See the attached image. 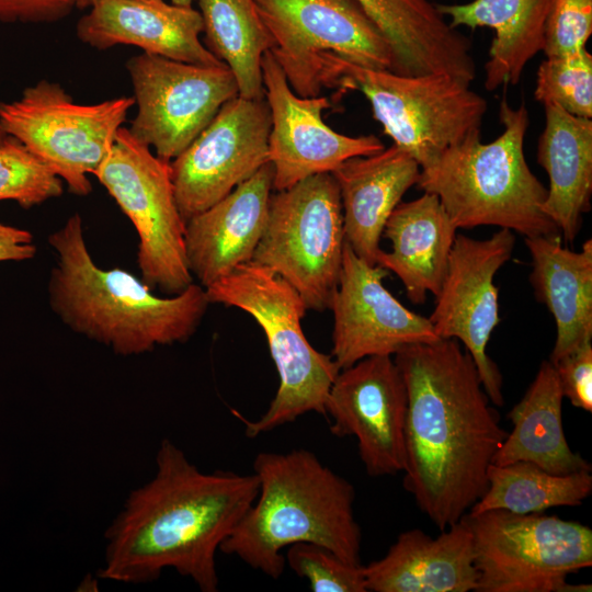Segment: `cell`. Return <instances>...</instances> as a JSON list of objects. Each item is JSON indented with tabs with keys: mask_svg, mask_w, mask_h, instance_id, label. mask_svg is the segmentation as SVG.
Listing matches in <instances>:
<instances>
[{
	"mask_svg": "<svg viewBox=\"0 0 592 592\" xmlns=\"http://www.w3.org/2000/svg\"><path fill=\"white\" fill-rule=\"evenodd\" d=\"M322 88L360 91L394 145L424 168L480 129L486 100L470 83L443 75L405 76L363 68L332 54L320 60Z\"/></svg>",
	"mask_w": 592,
	"mask_h": 592,
	"instance_id": "cell-7",
	"label": "cell"
},
{
	"mask_svg": "<svg viewBox=\"0 0 592 592\" xmlns=\"http://www.w3.org/2000/svg\"><path fill=\"white\" fill-rule=\"evenodd\" d=\"M554 0H473L460 4L435 3L454 29L488 26L496 35L485 65V88L494 91L519 83L527 62L545 44Z\"/></svg>",
	"mask_w": 592,
	"mask_h": 592,
	"instance_id": "cell-26",
	"label": "cell"
},
{
	"mask_svg": "<svg viewBox=\"0 0 592 592\" xmlns=\"http://www.w3.org/2000/svg\"><path fill=\"white\" fill-rule=\"evenodd\" d=\"M488 489L468 513L501 509L517 514L542 513L555 506H578L592 492V475L550 474L530 462L491 464Z\"/></svg>",
	"mask_w": 592,
	"mask_h": 592,
	"instance_id": "cell-29",
	"label": "cell"
},
{
	"mask_svg": "<svg viewBox=\"0 0 592 592\" xmlns=\"http://www.w3.org/2000/svg\"><path fill=\"white\" fill-rule=\"evenodd\" d=\"M61 179L19 139L0 143V201L12 200L30 208L62 194Z\"/></svg>",
	"mask_w": 592,
	"mask_h": 592,
	"instance_id": "cell-31",
	"label": "cell"
},
{
	"mask_svg": "<svg viewBox=\"0 0 592 592\" xmlns=\"http://www.w3.org/2000/svg\"><path fill=\"white\" fill-rule=\"evenodd\" d=\"M75 8V0H0V23L58 22Z\"/></svg>",
	"mask_w": 592,
	"mask_h": 592,
	"instance_id": "cell-35",
	"label": "cell"
},
{
	"mask_svg": "<svg viewBox=\"0 0 592 592\" xmlns=\"http://www.w3.org/2000/svg\"><path fill=\"white\" fill-rule=\"evenodd\" d=\"M205 47L234 73L239 95L262 99V58L272 41L254 0H196Z\"/></svg>",
	"mask_w": 592,
	"mask_h": 592,
	"instance_id": "cell-28",
	"label": "cell"
},
{
	"mask_svg": "<svg viewBox=\"0 0 592 592\" xmlns=\"http://www.w3.org/2000/svg\"><path fill=\"white\" fill-rule=\"evenodd\" d=\"M473 538L477 592L591 591L567 577L592 566V530L542 513L494 509L460 519Z\"/></svg>",
	"mask_w": 592,
	"mask_h": 592,
	"instance_id": "cell-8",
	"label": "cell"
},
{
	"mask_svg": "<svg viewBox=\"0 0 592 592\" xmlns=\"http://www.w3.org/2000/svg\"><path fill=\"white\" fill-rule=\"evenodd\" d=\"M534 98L555 103L568 113L592 118V55L587 47L546 57L538 67Z\"/></svg>",
	"mask_w": 592,
	"mask_h": 592,
	"instance_id": "cell-30",
	"label": "cell"
},
{
	"mask_svg": "<svg viewBox=\"0 0 592 592\" xmlns=\"http://www.w3.org/2000/svg\"><path fill=\"white\" fill-rule=\"evenodd\" d=\"M92 0H75L76 8L87 9L90 8Z\"/></svg>",
	"mask_w": 592,
	"mask_h": 592,
	"instance_id": "cell-37",
	"label": "cell"
},
{
	"mask_svg": "<svg viewBox=\"0 0 592 592\" xmlns=\"http://www.w3.org/2000/svg\"><path fill=\"white\" fill-rule=\"evenodd\" d=\"M562 399L554 365L543 361L525 395L508 413L513 429L491 464L530 462L555 475L591 473V464L572 452L566 440Z\"/></svg>",
	"mask_w": 592,
	"mask_h": 592,
	"instance_id": "cell-27",
	"label": "cell"
},
{
	"mask_svg": "<svg viewBox=\"0 0 592 592\" xmlns=\"http://www.w3.org/2000/svg\"><path fill=\"white\" fill-rule=\"evenodd\" d=\"M134 225L141 281L167 296L193 282L183 220L173 192L170 162L121 127L110 155L94 174Z\"/></svg>",
	"mask_w": 592,
	"mask_h": 592,
	"instance_id": "cell-11",
	"label": "cell"
},
{
	"mask_svg": "<svg viewBox=\"0 0 592 592\" xmlns=\"http://www.w3.org/2000/svg\"><path fill=\"white\" fill-rule=\"evenodd\" d=\"M592 34V0H554L543 53L546 57L567 55L585 48Z\"/></svg>",
	"mask_w": 592,
	"mask_h": 592,
	"instance_id": "cell-33",
	"label": "cell"
},
{
	"mask_svg": "<svg viewBox=\"0 0 592 592\" xmlns=\"http://www.w3.org/2000/svg\"><path fill=\"white\" fill-rule=\"evenodd\" d=\"M76 31L82 43L100 50L135 45L145 53L178 61L224 65L200 39L203 20L192 5L163 0H92Z\"/></svg>",
	"mask_w": 592,
	"mask_h": 592,
	"instance_id": "cell-19",
	"label": "cell"
},
{
	"mask_svg": "<svg viewBox=\"0 0 592 592\" xmlns=\"http://www.w3.org/2000/svg\"><path fill=\"white\" fill-rule=\"evenodd\" d=\"M394 360L408 395L402 486L444 531L487 491L488 468L508 432L459 341L411 344Z\"/></svg>",
	"mask_w": 592,
	"mask_h": 592,
	"instance_id": "cell-1",
	"label": "cell"
},
{
	"mask_svg": "<svg viewBox=\"0 0 592 592\" xmlns=\"http://www.w3.org/2000/svg\"><path fill=\"white\" fill-rule=\"evenodd\" d=\"M35 254L36 246L30 231L0 223V262L24 261Z\"/></svg>",
	"mask_w": 592,
	"mask_h": 592,
	"instance_id": "cell-36",
	"label": "cell"
},
{
	"mask_svg": "<svg viewBox=\"0 0 592 592\" xmlns=\"http://www.w3.org/2000/svg\"><path fill=\"white\" fill-rule=\"evenodd\" d=\"M156 465L107 528L99 577L147 583L172 568L202 592H217L216 553L254 502L259 480L254 473L201 471L169 439Z\"/></svg>",
	"mask_w": 592,
	"mask_h": 592,
	"instance_id": "cell-2",
	"label": "cell"
},
{
	"mask_svg": "<svg viewBox=\"0 0 592 592\" xmlns=\"http://www.w3.org/2000/svg\"><path fill=\"white\" fill-rule=\"evenodd\" d=\"M48 243L57 254L48 280L50 308L73 332L116 354L137 355L187 341L210 304L200 284L160 297L125 270L100 267L77 213L48 237Z\"/></svg>",
	"mask_w": 592,
	"mask_h": 592,
	"instance_id": "cell-3",
	"label": "cell"
},
{
	"mask_svg": "<svg viewBox=\"0 0 592 592\" xmlns=\"http://www.w3.org/2000/svg\"><path fill=\"white\" fill-rule=\"evenodd\" d=\"M389 271L371 265L345 241L333 312L331 356L340 369L373 355L394 356L436 335L429 318L403 306L383 284Z\"/></svg>",
	"mask_w": 592,
	"mask_h": 592,
	"instance_id": "cell-18",
	"label": "cell"
},
{
	"mask_svg": "<svg viewBox=\"0 0 592 592\" xmlns=\"http://www.w3.org/2000/svg\"><path fill=\"white\" fill-rule=\"evenodd\" d=\"M270 49L292 90L320 95V60L335 55L363 68L391 70L389 43L354 0H254Z\"/></svg>",
	"mask_w": 592,
	"mask_h": 592,
	"instance_id": "cell-12",
	"label": "cell"
},
{
	"mask_svg": "<svg viewBox=\"0 0 592 592\" xmlns=\"http://www.w3.org/2000/svg\"><path fill=\"white\" fill-rule=\"evenodd\" d=\"M7 134H4L1 129H0V143L5 138Z\"/></svg>",
	"mask_w": 592,
	"mask_h": 592,
	"instance_id": "cell-39",
	"label": "cell"
},
{
	"mask_svg": "<svg viewBox=\"0 0 592 592\" xmlns=\"http://www.w3.org/2000/svg\"><path fill=\"white\" fill-rule=\"evenodd\" d=\"M345 243L339 186L319 173L276 191L251 262L281 276L307 309H329L337 291Z\"/></svg>",
	"mask_w": 592,
	"mask_h": 592,
	"instance_id": "cell-9",
	"label": "cell"
},
{
	"mask_svg": "<svg viewBox=\"0 0 592 592\" xmlns=\"http://www.w3.org/2000/svg\"><path fill=\"white\" fill-rule=\"evenodd\" d=\"M265 98L226 102L193 141L170 161L179 212L186 223L228 195L269 161Z\"/></svg>",
	"mask_w": 592,
	"mask_h": 592,
	"instance_id": "cell-14",
	"label": "cell"
},
{
	"mask_svg": "<svg viewBox=\"0 0 592 592\" xmlns=\"http://www.w3.org/2000/svg\"><path fill=\"white\" fill-rule=\"evenodd\" d=\"M514 232L500 228L478 240L456 234L446 274L429 320L440 339L462 342L474 358L490 401L503 406L502 375L486 349L500 323L496 273L513 252Z\"/></svg>",
	"mask_w": 592,
	"mask_h": 592,
	"instance_id": "cell-15",
	"label": "cell"
},
{
	"mask_svg": "<svg viewBox=\"0 0 592 592\" xmlns=\"http://www.w3.org/2000/svg\"><path fill=\"white\" fill-rule=\"evenodd\" d=\"M499 119L503 132L493 141L481 143L480 129L471 132L420 169L418 186L437 196L457 229L498 226L524 237L560 236L543 209L547 189L525 160L526 106L503 99Z\"/></svg>",
	"mask_w": 592,
	"mask_h": 592,
	"instance_id": "cell-5",
	"label": "cell"
},
{
	"mask_svg": "<svg viewBox=\"0 0 592 592\" xmlns=\"http://www.w3.org/2000/svg\"><path fill=\"white\" fill-rule=\"evenodd\" d=\"M126 68L138 109L128 130L168 162L226 102L239 95L236 78L225 64L201 66L144 52L129 58Z\"/></svg>",
	"mask_w": 592,
	"mask_h": 592,
	"instance_id": "cell-13",
	"label": "cell"
},
{
	"mask_svg": "<svg viewBox=\"0 0 592 592\" xmlns=\"http://www.w3.org/2000/svg\"><path fill=\"white\" fill-rule=\"evenodd\" d=\"M285 562L315 592H366L362 565H352L314 543L288 546Z\"/></svg>",
	"mask_w": 592,
	"mask_h": 592,
	"instance_id": "cell-32",
	"label": "cell"
},
{
	"mask_svg": "<svg viewBox=\"0 0 592 592\" xmlns=\"http://www.w3.org/2000/svg\"><path fill=\"white\" fill-rule=\"evenodd\" d=\"M273 179L274 169L267 162L185 223L187 265L200 285L206 288L252 260L265 227Z\"/></svg>",
	"mask_w": 592,
	"mask_h": 592,
	"instance_id": "cell-20",
	"label": "cell"
},
{
	"mask_svg": "<svg viewBox=\"0 0 592 592\" xmlns=\"http://www.w3.org/2000/svg\"><path fill=\"white\" fill-rule=\"evenodd\" d=\"M259 492L220 545L250 568L276 580L285 570L283 549L314 543L342 560L361 565L362 533L350 481L305 448L261 452L253 460Z\"/></svg>",
	"mask_w": 592,
	"mask_h": 592,
	"instance_id": "cell-4",
	"label": "cell"
},
{
	"mask_svg": "<svg viewBox=\"0 0 592 592\" xmlns=\"http://www.w3.org/2000/svg\"><path fill=\"white\" fill-rule=\"evenodd\" d=\"M332 175L340 191L345 241L357 257L376 265L385 224L406 192L418 183L420 166L391 145L380 152L345 160Z\"/></svg>",
	"mask_w": 592,
	"mask_h": 592,
	"instance_id": "cell-22",
	"label": "cell"
},
{
	"mask_svg": "<svg viewBox=\"0 0 592 592\" xmlns=\"http://www.w3.org/2000/svg\"><path fill=\"white\" fill-rule=\"evenodd\" d=\"M562 396L571 405L592 411V342L584 343L572 353L553 364Z\"/></svg>",
	"mask_w": 592,
	"mask_h": 592,
	"instance_id": "cell-34",
	"label": "cell"
},
{
	"mask_svg": "<svg viewBox=\"0 0 592 592\" xmlns=\"http://www.w3.org/2000/svg\"><path fill=\"white\" fill-rule=\"evenodd\" d=\"M457 228L436 195L400 202L385 224L383 236L391 251H380L376 264L395 273L409 300L423 304L426 293L437 295L446 274Z\"/></svg>",
	"mask_w": 592,
	"mask_h": 592,
	"instance_id": "cell-23",
	"label": "cell"
},
{
	"mask_svg": "<svg viewBox=\"0 0 592 592\" xmlns=\"http://www.w3.org/2000/svg\"><path fill=\"white\" fill-rule=\"evenodd\" d=\"M325 409L331 434L356 437L368 476L403 471L408 395L394 356H367L340 369Z\"/></svg>",
	"mask_w": 592,
	"mask_h": 592,
	"instance_id": "cell-16",
	"label": "cell"
},
{
	"mask_svg": "<svg viewBox=\"0 0 592 592\" xmlns=\"http://www.w3.org/2000/svg\"><path fill=\"white\" fill-rule=\"evenodd\" d=\"M193 0H171V3L183 7H191Z\"/></svg>",
	"mask_w": 592,
	"mask_h": 592,
	"instance_id": "cell-38",
	"label": "cell"
},
{
	"mask_svg": "<svg viewBox=\"0 0 592 592\" xmlns=\"http://www.w3.org/2000/svg\"><path fill=\"white\" fill-rule=\"evenodd\" d=\"M134 104L133 96L78 104L59 83L41 80L18 100L0 102V129L46 162L69 192L84 196L92 191L88 174L110 155Z\"/></svg>",
	"mask_w": 592,
	"mask_h": 592,
	"instance_id": "cell-10",
	"label": "cell"
},
{
	"mask_svg": "<svg viewBox=\"0 0 592 592\" xmlns=\"http://www.w3.org/2000/svg\"><path fill=\"white\" fill-rule=\"evenodd\" d=\"M532 257L530 282L536 299L553 315L557 337L549 362L555 364L592 342V240L580 251L561 244V236L525 237Z\"/></svg>",
	"mask_w": 592,
	"mask_h": 592,
	"instance_id": "cell-24",
	"label": "cell"
},
{
	"mask_svg": "<svg viewBox=\"0 0 592 592\" xmlns=\"http://www.w3.org/2000/svg\"><path fill=\"white\" fill-rule=\"evenodd\" d=\"M210 304L237 307L263 330L278 374V387L266 411L244 424L254 439L300 415H326L329 389L340 372L331 354L317 351L307 340L300 321L308 310L297 291L272 271L248 262L205 288Z\"/></svg>",
	"mask_w": 592,
	"mask_h": 592,
	"instance_id": "cell-6",
	"label": "cell"
},
{
	"mask_svg": "<svg viewBox=\"0 0 592 592\" xmlns=\"http://www.w3.org/2000/svg\"><path fill=\"white\" fill-rule=\"evenodd\" d=\"M436 538L414 528L401 533L387 554L363 567L367 591L469 592L478 572L471 533L459 520Z\"/></svg>",
	"mask_w": 592,
	"mask_h": 592,
	"instance_id": "cell-21",
	"label": "cell"
},
{
	"mask_svg": "<svg viewBox=\"0 0 592 592\" xmlns=\"http://www.w3.org/2000/svg\"><path fill=\"white\" fill-rule=\"evenodd\" d=\"M545 127L538 139L537 161L549 178L545 214L566 242L581 229L591 209L592 119L579 117L555 103H544Z\"/></svg>",
	"mask_w": 592,
	"mask_h": 592,
	"instance_id": "cell-25",
	"label": "cell"
},
{
	"mask_svg": "<svg viewBox=\"0 0 592 592\" xmlns=\"http://www.w3.org/2000/svg\"><path fill=\"white\" fill-rule=\"evenodd\" d=\"M262 79L271 115L269 161L275 191L315 174L332 173L350 158L385 149L375 135L348 136L327 125L322 113L331 107L330 100L297 95L270 50L262 58Z\"/></svg>",
	"mask_w": 592,
	"mask_h": 592,
	"instance_id": "cell-17",
	"label": "cell"
}]
</instances>
